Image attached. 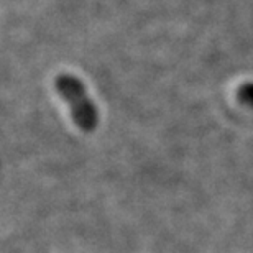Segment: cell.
Here are the masks:
<instances>
[{
  "instance_id": "obj_1",
  "label": "cell",
  "mask_w": 253,
  "mask_h": 253,
  "mask_svg": "<svg viewBox=\"0 0 253 253\" xmlns=\"http://www.w3.org/2000/svg\"><path fill=\"white\" fill-rule=\"evenodd\" d=\"M54 87L61 99L69 105L71 115H73L74 124L85 133H90L97 128L99 125V112L95 107L94 100L89 97L85 85L79 78L73 74L63 73L56 76Z\"/></svg>"
},
{
  "instance_id": "obj_2",
  "label": "cell",
  "mask_w": 253,
  "mask_h": 253,
  "mask_svg": "<svg viewBox=\"0 0 253 253\" xmlns=\"http://www.w3.org/2000/svg\"><path fill=\"white\" fill-rule=\"evenodd\" d=\"M237 99L242 105L253 109V83H245L242 84L239 90H237Z\"/></svg>"
}]
</instances>
